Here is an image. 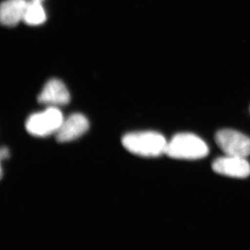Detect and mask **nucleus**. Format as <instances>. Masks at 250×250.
Wrapping results in <instances>:
<instances>
[{
	"label": "nucleus",
	"instance_id": "39448f33",
	"mask_svg": "<svg viewBox=\"0 0 250 250\" xmlns=\"http://www.w3.org/2000/svg\"><path fill=\"white\" fill-rule=\"evenodd\" d=\"M212 168L218 174L236 178H246L250 175V165L244 157L226 156L215 160Z\"/></svg>",
	"mask_w": 250,
	"mask_h": 250
},
{
	"label": "nucleus",
	"instance_id": "f257e3e1",
	"mask_svg": "<svg viewBox=\"0 0 250 250\" xmlns=\"http://www.w3.org/2000/svg\"><path fill=\"white\" fill-rule=\"evenodd\" d=\"M122 142L127 151L144 157H157L166 154L167 144L163 135L153 131L129 133Z\"/></svg>",
	"mask_w": 250,
	"mask_h": 250
},
{
	"label": "nucleus",
	"instance_id": "7ed1b4c3",
	"mask_svg": "<svg viewBox=\"0 0 250 250\" xmlns=\"http://www.w3.org/2000/svg\"><path fill=\"white\" fill-rule=\"evenodd\" d=\"M61 111L55 107H50L45 111L33 113L26 122V130L37 137H45L56 133L63 122Z\"/></svg>",
	"mask_w": 250,
	"mask_h": 250
},
{
	"label": "nucleus",
	"instance_id": "6e6552de",
	"mask_svg": "<svg viewBox=\"0 0 250 250\" xmlns=\"http://www.w3.org/2000/svg\"><path fill=\"white\" fill-rule=\"evenodd\" d=\"M28 1L26 0H7L0 7V21L2 25L16 26L24 20Z\"/></svg>",
	"mask_w": 250,
	"mask_h": 250
},
{
	"label": "nucleus",
	"instance_id": "423d86ee",
	"mask_svg": "<svg viewBox=\"0 0 250 250\" xmlns=\"http://www.w3.org/2000/svg\"><path fill=\"white\" fill-rule=\"evenodd\" d=\"M89 128L87 118L81 113H74L63 120L57 131L56 139L59 143L73 141L81 137Z\"/></svg>",
	"mask_w": 250,
	"mask_h": 250
},
{
	"label": "nucleus",
	"instance_id": "9d476101",
	"mask_svg": "<svg viewBox=\"0 0 250 250\" xmlns=\"http://www.w3.org/2000/svg\"><path fill=\"white\" fill-rule=\"evenodd\" d=\"M0 156H1V160H4L9 156V151L7 147H2L1 149V152H0Z\"/></svg>",
	"mask_w": 250,
	"mask_h": 250
},
{
	"label": "nucleus",
	"instance_id": "0eeeda50",
	"mask_svg": "<svg viewBox=\"0 0 250 250\" xmlns=\"http://www.w3.org/2000/svg\"><path fill=\"white\" fill-rule=\"evenodd\" d=\"M71 96L68 90L62 81L52 79L48 81L38 96V101L41 104L49 105H64L69 103Z\"/></svg>",
	"mask_w": 250,
	"mask_h": 250
},
{
	"label": "nucleus",
	"instance_id": "1a4fd4ad",
	"mask_svg": "<svg viewBox=\"0 0 250 250\" xmlns=\"http://www.w3.org/2000/svg\"><path fill=\"white\" fill-rule=\"evenodd\" d=\"M23 21L28 25H39L46 21L45 10L40 0L28 1Z\"/></svg>",
	"mask_w": 250,
	"mask_h": 250
},
{
	"label": "nucleus",
	"instance_id": "f03ea898",
	"mask_svg": "<svg viewBox=\"0 0 250 250\" xmlns=\"http://www.w3.org/2000/svg\"><path fill=\"white\" fill-rule=\"evenodd\" d=\"M209 153L208 145L203 139L188 133L173 136L167 144L166 154L171 158L198 160Z\"/></svg>",
	"mask_w": 250,
	"mask_h": 250
},
{
	"label": "nucleus",
	"instance_id": "9b49d317",
	"mask_svg": "<svg viewBox=\"0 0 250 250\" xmlns=\"http://www.w3.org/2000/svg\"><path fill=\"white\" fill-rule=\"evenodd\" d=\"M40 1H42V0H40Z\"/></svg>",
	"mask_w": 250,
	"mask_h": 250
},
{
	"label": "nucleus",
	"instance_id": "20e7f679",
	"mask_svg": "<svg viewBox=\"0 0 250 250\" xmlns=\"http://www.w3.org/2000/svg\"><path fill=\"white\" fill-rule=\"evenodd\" d=\"M215 142L226 156L246 158L250 155V139L233 130H221L215 135Z\"/></svg>",
	"mask_w": 250,
	"mask_h": 250
}]
</instances>
